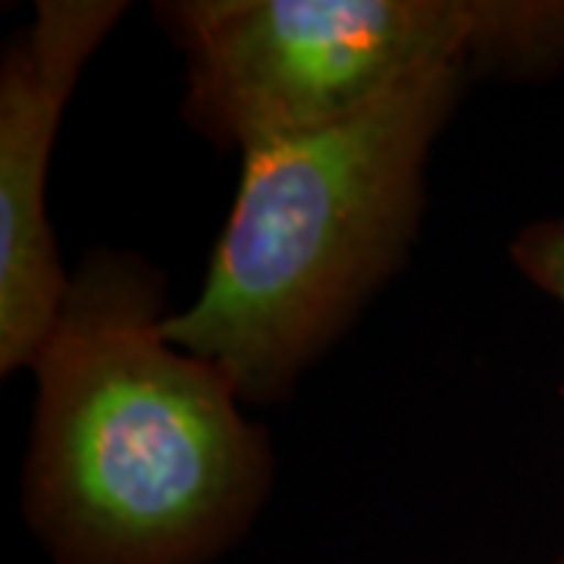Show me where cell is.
Masks as SVG:
<instances>
[{"mask_svg":"<svg viewBox=\"0 0 564 564\" xmlns=\"http://www.w3.org/2000/svg\"><path fill=\"white\" fill-rule=\"evenodd\" d=\"M166 276L95 248L32 361L22 514L54 564H214L273 489L232 380L166 339Z\"/></svg>","mask_w":564,"mask_h":564,"instance_id":"1","label":"cell"},{"mask_svg":"<svg viewBox=\"0 0 564 564\" xmlns=\"http://www.w3.org/2000/svg\"><path fill=\"white\" fill-rule=\"evenodd\" d=\"M470 79L440 66L348 120L245 151L202 289L166 339L220 367L245 404L292 399L408 263L430 154Z\"/></svg>","mask_w":564,"mask_h":564,"instance_id":"2","label":"cell"},{"mask_svg":"<svg viewBox=\"0 0 564 564\" xmlns=\"http://www.w3.org/2000/svg\"><path fill=\"white\" fill-rule=\"evenodd\" d=\"M182 122L251 151L343 122L440 66L474 79L564 73V0H166Z\"/></svg>","mask_w":564,"mask_h":564,"instance_id":"3","label":"cell"},{"mask_svg":"<svg viewBox=\"0 0 564 564\" xmlns=\"http://www.w3.org/2000/svg\"><path fill=\"white\" fill-rule=\"evenodd\" d=\"M126 3L41 0L0 61V373L29 370L69 273L47 220V170L66 104Z\"/></svg>","mask_w":564,"mask_h":564,"instance_id":"4","label":"cell"},{"mask_svg":"<svg viewBox=\"0 0 564 564\" xmlns=\"http://www.w3.org/2000/svg\"><path fill=\"white\" fill-rule=\"evenodd\" d=\"M511 263L564 307V214L527 223L511 239ZM558 564H564V555Z\"/></svg>","mask_w":564,"mask_h":564,"instance_id":"5","label":"cell"}]
</instances>
